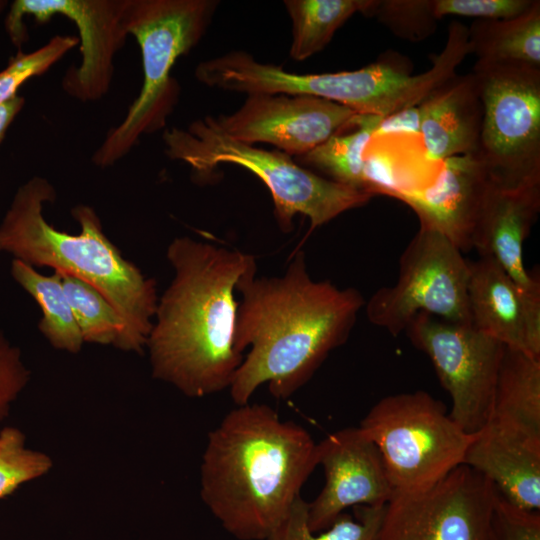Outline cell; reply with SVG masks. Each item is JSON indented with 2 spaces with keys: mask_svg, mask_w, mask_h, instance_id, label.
<instances>
[{
  "mask_svg": "<svg viewBox=\"0 0 540 540\" xmlns=\"http://www.w3.org/2000/svg\"><path fill=\"white\" fill-rule=\"evenodd\" d=\"M534 0H434L437 20L447 15L477 19H509L521 15Z\"/></svg>",
  "mask_w": 540,
  "mask_h": 540,
  "instance_id": "obj_32",
  "label": "cell"
},
{
  "mask_svg": "<svg viewBox=\"0 0 540 540\" xmlns=\"http://www.w3.org/2000/svg\"><path fill=\"white\" fill-rule=\"evenodd\" d=\"M421 120L420 104L398 110L381 119L373 137L402 135L420 138Z\"/></svg>",
  "mask_w": 540,
  "mask_h": 540,
  "instance_id": "obj_34",
  "label": "cell"
},
{
  "mask_svg": "<svg viewBox=\"0 0 540 540\" xmlns=\"http://www.w3.org/2000/svg\"><path fill=\"white\" fill-rule=\"evenodd\" d=\"M497 489L466 464L417 492L393 493L377 540H492Z\"/></svg>",
  "mask_w": 540,
  "mask_h": 540,
  "instance_id": "obj_12",
  "label": "cell"
},
{
  "mask_svg": "<svg viewBox=\"0 0 540 540\" xmlns=\"http://www.w3.org/2000/svg\"><path fill=\"white\" fill-rule=\"evenodd\" d=\"M359 428L378 448L393 493L421 491L441 480L464 463L473 438L423 390L383 397Z\"/></svg>",
  "mask_w": 540,
  "mask_h": 540,
  "instance_id": "obj_8",
  "label": "cell"
},
{
  "mask_svg": "<svg viewBox=\"0 0 540 540\" xmlns=\"http://www.w3.org/2000/svg\"><path fill=\"white\" fill-rule=\"evenodd\" d=\"M10 273L39 305L42 317L38 328L49 343L59 350L79 352L84 341L65 296L61 274L54 271L53 275H43L17 259H13Z\"/></svg>",
  "mask_w": 540,
  "mask_h": 540,
  "instance_id": "obj_23",
  "label": "cell"
},
{
  "mask_svg": "<svg viewBox=\"0 0 540 540\" xmlns=\"http://www.w3.org/2000/svg\"><path fill=\"white\" fill-rule=\"evenodd\" d=\"M217 5L213 0H127L124 26L139 45L143 82L123 121L107 132L92 155L96 166L114 165L141 136L166 125L179 96L172 69L198 44Z\"/></svg>",
  "mask_w": 540,
  "mask_h": 540,
  "instance_id": "obj_5",
  "label": "cell"
},
{
  "mask_svg": "<svg viewBox=\"0 0 540 540\" xmlns=\"http://www.w3.org/2000/svg\"><path fill=\"white\" fill-rule=\"evenodd\" d=\"M51 465L47 455L26 447L19 429L5 427L0 431V499L42 476Z\"/></svg>",
  "mask_w": 540,
  "mask_h": 540,
  "instance_id": "obj_30",
  "label": "cell"
},
{
  "mask_svg": "<svg viewBox=\"0 0 540 540\" xmlns=\"http://www.w3.org/2000/svg\"><path fill=\"white\" fill-rule=\"evenodd\" d=\"M325 484L308 503L311 532L328 528L348 507L385 506L393 495L381 454L359 427L329 434L317 444Z\"/></svg>",
  "mask_w": 540,
  "mask_h": 540,
  "instance_id": "obj_15",
  "label": "cell"
},
{
  "mask_svg": "<svg viewBox=\"0 0 540 540\" xmlns=\"http://www.w3.org/2000/svg\"><path fill=\"white\" fill-rule=\"evenodd\" d=\"M126 5L127 0H14L4 26L11 43L22 50L28 41L26 17L37 24L57 15L72 21L79 34L81 62L67 69L62 88L81 102H95L109 92L116 54L128 37L124 26Z\"/></svg>",
  "mask_w": 540,
  "mask_h": 540,
  "instance_id": "obj_13",
  "label": "cell"
},
{
  "mask_svg": "<svg viewBox=\"0 0 540 540\" xmlns=\"http://www.w3.org/2000/svg\"><path fill=\"white\" fill-rule=\"evenodd\" d=\"M483 119L475 156L493 185L540 183V67L476 62Z\"/></svg>",
  "mask_w": 540,
  "mask_h": 540,
  "instance_id": "obj_9",
  "label": "cell"
},
{
  "mask_svg": "<svg viewBox=\"0 0 540 540\" xmlns=\"http://www.w3.org/2000/svg\"><path fill=\"white\" fill-rule=\"evenodd\" d=\"M381 119L360 114L355 128L332 136L298 160L332 181L365 192L364 151Z\"/></svg>",
  "mask_w": 540,
  "mask_h": 540,
  "instance_id": "obj_25",
  "label": "cell"
},
{
  "mask_svg": "<svg viewBox=\"0 0 540 540\" xmlns=\"http://www.w3.org/2000/svg\"><path fill=\"white\" fill-rule=\"evenodd\" d=\"M360 114L333 101L288 94H250L242 106L215 118L229 137L254 145L268 143L301 157L334 135L358 125Z\"/></svg>",
  "mask_w": 540,
  "mask_h": 540,
  "instance_id": "obj_14",
  "label": "cell"
},
{
  "mask_svg": "<svg viewBox=\"0 0 540 540\" xmlns=\"http://www.w3.org/2000/svg\"><path fill=\"white\" fill-rule=\"evenodd\" d=\"M539 212L540 183L506 189L491 182L473 242V249L480 256H491L537 305H540V283L524 266L523 243Z\"/></svg>",
  "mask_w": 540,
  "mask_h": 540,
  "instance_id": "obj_18",
  "label": "cell"
},
{
  "mask_svg": "<svg viewBox=\"0 0 540 540\" xmlns=\"http://www.w3.org/2000/svg\"><path fill=\"white\" fill-rule=\"evenodd\" d=\"M513 505L540 510V442L490 422L473 434L464 463Z\"/></svg>",
  "mask_w": 540,
  "mask_h": 540,
  "instance_id": "obj_20",
  "label": "cell"
},
{
  "mask_svg": "<svg viewBox=\"0 0 540 540\" xmlns=\"http://www.w3.org/2000/svg\"><path fill=\"white\" fill-rule=\"evenodd\" d=\"M241 294L234 348L249 352L229 387L236 405L249 402L262 384L277 399H287L307 383L329 353L343 345L365 306L355 288L315 281L305 253L297 252L281 276L239 280Z\"/></svg>",
  "mask_w": 540,
  "mask_h": 540,
  "instance_id": "obj_1",
  "label": "cell"
},
{
  "mask_svg": "<svg viewBox=\"0 0 540 540\" xmlns=\"http://www.w3.org/2000/svg\"><path fill=\"white\" fill-rule=\"evenodd\" d=\"M55 199L56 190L44 177L34 176L19 186L0 222V253L34 268L51 267L96 288L123 320L118 348L142 353L158 303L155 281L122 256L91 206L79 204L71 210L79 234L49 224L43 208Z\"/></svg>",
  "mask_w": 540,
  "mask_h": 540,
  "instance_id": "obj_4",
  "label": "cell"
},
{
  "mask_svg": "<svg viewBox=\"0 0 540 540\" xmlns=\"http://www.w3.org/2000/svg\"><path fill=\"white\" fill-rule=\"evenodd\" d=\"M468 303L474 328L505 347L540 358V305L491 256L469 261Z\"/></svg>",
  "mask_w": 540,
  "mask_h": 540,
  "instance_id": "obj_17",
  "label": "cell"
},
{
  "mask_svg": "<svg viewBox=\"0 0 540 540\" xmlns=\"http://www.w3.org/2000/svg\"><path fill=\"white\" fill-rule=\"evenodd\" d=\"M491 536L492 540H540V512L513 505L497 490Z\"/></svg>",
  "mask_w": 540,
  "mask_h": 540,
  "instance_id": "obj_31",
  "label": "cell"
},
{
  "mask_svg": "<svg viewBox=\"0 0 540 540\" xmlns=\"http://www.w3.org/2000/svg\"><path fill=\"white\" fill-rule=\"evenodd\" d=\"M77 44L79 39L73 35H55L32 52L18 50L0 71V105L18 96L24 83L46 73Z\"/></svg>",
  "mask_w": 540,
  "mask_h": 540,
  "instance_id": "obj_28",
  "label": "cell"
},
{
  "mask_svg": "<svg viewBox=\"0 0 540 540\" xmlns=\"http://www.w3.org/2000/svg\"><path fill=\"white\" fill-rule=\"evenodd\" d=\"M317 443L265 404L237 405L208 435L201 498L239 540H265L317 466Z\"/></svg>",
  "mask_w": 540,
  "mask_h": 540,
  "instance_id": "obj_3",
  "label": "cell"
},
{
  "mask_svg": "<svg viewBox=\"0 0 540 540\" xmlns=\"http://www.w3.org/2000/svg\"><path fill=\"white\" fill-rule=\"evenodd\" d=\"M385 506H355V518L340 514L325 530L311 532L308 502L301 496L281 524L265 540H377Z\"/></svg>",
  "mask_w": 540,
  "mask_h": 540,
  "instance_id": "obj_26",
  "label": "cell"
},
{
  "mask_svg": "<svg viewBox=\"0 0 540 540\" xmlns=\"http://www.w3.org/2000/svg\"><path fill=\"white\" fill-rule=\"evenodd\" d=\"M29 381L21 351L0 329V421L9 413L12 403Z\"/></svg>",
  "mask_w": 540,
  "mask_h": 540,
  "instance_id": "obj_33",
  "label": "cell"
},
{
  "mask_svg": "<svg viewBox=\"0 0 540 540\" xmlns=\"http://www.w3.org/2000/svg\"><path fill=\"white\" fill-rule=\"evenodd\" d=\"M292 23L290 56L303 61L320 52L355 13L365 14L370 0H286Z\"/></svg>",
  "mask_w": 540,
  "mask_h": 540,
  "instance_id": "obj_24",
  "label": "cell"
},
{
  "mask_svg": "<svg viewBox=\"0 0 540 540\" xmlns=\"http://www.w3.org/2000/svg\"><path fill=\"white\" fill-rule=\"evenodd\" d=\"M468 55L466 38L450 31L445 46L427 71L412 75L406 60L393 55L354 71L296 74L281 66L252 61L244 73L250 94L309 95L333 101L357 114L385 117L420 104L456 74Z\"/></svg>",
  "mask_w": 540,
  "mask_h": 540,
  "instance_id": "obj_7",
  "label": "cell"
},
{
  "mask_svg": "<svg viewBox=\"0 0 540 540\" xmlns=\"http://www.w3.org/2000/svg\"><path fill=\"white\" fill-rule=\"evenodd\" d=\"M404 332L430 358L451 397V418L465 432H478L490 418L505 346L471 324L426 313L417 314Z\"/></svg>",
  "mask_w": 540,
  "mask_h": 540,
  "instance_id": "obj_11",
  "label": "cell"
},
{
  "mask_svg": "<svg viewBox=\"0 0 540 540\" xmlns=\"http://www.w3.org/2000/svg\"><path fill=\"white\" fill-rule=\"evenodd\" d=\"M469 54L479 63L540 67V1L509 19H476L467 28Z\"/></svg>",
  "mask_w": 540,
  "mask_h": 540,
  "instance_id": "obj_22",
  "label": "cell"
},
{
  "mask_svg": "<svg viewBox=\"0 0 540 540\" xmlns=\"http://www.w3.org/2000/svg\"><path fill=\"white\" fill-rule=\"evenodd\" d=\"M174 278L158 298L146 346L152 374L189 397L230 387L243 361L234 348L241 277L256 271L253 255L190 237L167 249Z\"/></svg>",
  "mask_w": 540,
  "mask_h": 540,
  "instance_id": "obj_2",
  "label": "cell"
},
{
  "mask_svg": "<svg viewBox=\"0 0 540 540\" xmlns=\"http://www.w3.org/2000/svg\"><path fill=\"white\" fill-rule=\"evenodd\" d=\"M491 186L489 175L475 155L440 162L434 181L399 200L418 216L420 227L445 236L462 253L473 249L481 210Z\"/></svg>",
  "mask_w": 540,
  "mask_h": 540,
  "instance_id": "obj_16",
  "label": "cell"
},
{
  "mask_svg": "<svg viewBox=\"0 0 540 540\" xmlns=\"http://www.w3.org/2000/svg\"><path fill=\"white\" fill-rule=\"evenodd\" d=\"M23 96H16L12 100L0 105V144L4 140L6 133L25 105Z\"/></svg>",
  "mask_w": 540,
  "mask_h": 540,
  "instance_id": "obj_35",
  "label": "cell"
},
{
  "mask_svg": "<svg viewBox=\"0 0 540 540\" xmlns=\"http://www.w3.org/2000/svg\"><path fill=\"white\" fill-rule=\"evenodd\" d=\"M62 286L84 342L119 346L124 323L113 305L96 288L60 273Z\"/></svg>",
  "mask_w": 540,
  "mask_h": 540,
  "instance_id": "obj_27",
  "label": "cell"
},
{
  "mask_svg": "<svg viewBox=\"0 0 540 540\" xmlns=\"http://www.w3.org/2000/svg\"><path fill=\"white\" fill-rule=\"evenodd\" d=\"M364 15L411 42L428 38L436 29L434 0H371Z\"/></svg>",
  "mask_w": 540,
  "mask_h": 540,
  "instance_id": "obj_29",
  "label": "cell"
},
{
  "mask_svg": "<svg viewBox=\"0 0 540 540\" xmlns=\"http://www.w3.org/2000/svg\"><path fill=\"white\" fill-rule=\"evenodd\" d=\"M9 6L7 0H0V14Z\"/></svg>",
  "mask_w": 540,
  "mask_h": 540,
  "instance_id": "obj_36",
  "label": "cell"
},
{
  "mask_svg": "<svg viewBox=\"0 0 540 540\" xmlns=\"http://www.w3.org/2000/svg\"><path fill=\"white\" fill-rule=\"evenodd\" d=\"M420 140L428 160L441 161L478 150L483 104L476 75H454L420 103Z\"/></svg>",
  "mask_w": 540,
  "mask_h": 540,
  "instance_id": "obj_19",
  "label": "cell"
},
{
  "mask_svg": "<svg viewBox=\"0 0 540 540\" xmlns=\"http://www.w3.org/2000/svg\"><path fill=\"white\" fill-rule=\"evenodd\" d=\"M165 153L206 176L220 164H235L255 174L271 193L280 228L289 232L297 214L310 220V231L347 210L365 205L372 195L324 178L296 164L289 155L229 137L212 116L162 135Z\"/></svg>",
  "mask_w": 540,
  "mask_h": 540,
  "instance_id": "obj_6",
  "label": "cell"
},
{
  "mask_svg": "<svg viewBox=\"0 0 540 540\" xmlns=\"http://www.w3.org/2000/svg\"><path fill=\"white\" fill-rule=\"evenodd\" d=\"M488 422L540 442V358L505 347Z\"/></svg>",
  "mask_w": 540,
  "mask_h": 540,
  "instance_id": "obj_21",
  "label": "cell"
},
{
  "mask_svg": "<svg viewBox=\"0 0 540 540\" xmlns=\"http://www.w3.org/2000/svg\"><path fill=\"white\" fill-rule=\"evenodd\" d=\"M468 278L462 252L441 233L420 227L400 257L395 284L381 287L365 303L367 318L392 336L419 313L471 324Z\"/></svg>",
  "mask_w": 540,
  "mask_h": 540,
  "instance_id": "obj_10",
  "label": "cell"
}]
</instances>
